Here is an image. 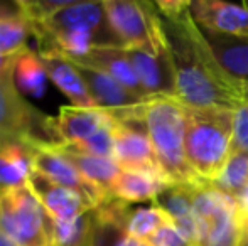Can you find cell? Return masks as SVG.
I'll return each mask as SVG.
<instances>
[{
    "label": "cell",
    "mask_w": 248,
    "mask_h": 246,
    "mask_svg": "<svg viewBox=\"0 0 248 246\" xmlns=\"http://www.w3.org/2000/svg\"><path fill=\"white\" fill-rule=\"evenodd\" d=\"M159 10L174 72V98L191 108L248 106V83L233 78L215 56L191 15V2H154Z\"/></svg>",
    "instance_id": "obj_1"
},
{
    "label": "cell",
    "mask_w": 248,
    "mask_h": 246,
    "mask_svg": "<svg viewBox=\"0 0 248 246\" xmlns=\"http://www.w3.org/2000/svg\"><path fill=\"white\" fill-rule=\"evenodd\" d=\"M34 37L39 47H56L68 58L93 46H120L103 2H69L46 22L34 24Z\"/></svg>",
    "instance_id": "obj_2"
},
{
    "label": "cell",
    "mask_w": 248,
    "mask_h": 246,
    "mask_svg": "<svg viewBox=\"0 0 248 246\" xmlns=\"http://www.w3.org/2000/svg\"><path fill=\"white\" fill-rule=\"evenodd\" d=\"M235 112L186 106V157L202 184L218 181L232 157Z\"/></svg>",
    "instance_id": "obj_3"
},
{
    "label": "cell",
    "mask_w": 248,
    "mask_h": 246,
    "mask_svg": "<svg viewBox=\"0 0 248 246\" xmlns=\"http://www.w3.org/2000/svg\"><path fill=\"white\" fill-rule=\"evenodd\" d=\"M145 130L170 184H202L191 171L186 157V106L176 98H152L142 110Z\"/></svg>",
    "instance_id": "obj_4"
},
{
    "label": "cell",
    "mask_w": 248,
    "mask_h": 246,
    "mask_svg": "<svg viewBox=\"0 0 248 246\" xmlns=\"http://www.w3.org/2000/svg\"><path fill=\"white\" fill-rule=\"evenodd\" d=\"M16 68L0 76V137L26 145H62L56 118L34 108L14 81Z\"/></svg>",
    "instance_id": "obj_5"
},
{
    "label": "cell",
    "mask_w": 248,
    "mask_h": 246,
    "mask_svg": "<svg viewBox=\"0 0 248 246\" xmlns=\"http://www.w3.org/2000/svg\"><path fill=\"white\" fill-rule=\"evenodd\" d=\"M52 223L29 184L0 194V231L19 246H54Z\"/></svg>",
    "instance_id": "obj_6"
},
{
    "label": "cell",
    "mask_w": 248,
    "mask_h": 246,
    "mask_svg": "<svg viewBox=\"0 0 248 246\" xmlns=\"http://www.w3.org/2000/svg\"><path fill=\"white\" fill-rule=\"evenodd\" d=\"M103 5L111 30L122 47L149 53L167 51L162 22L154 2L103 0Z\"/></svg>",
    "instance_id": "obj_7"
},
{
    "label": "cell",
    "mask_w": 248,
    "mask_h": 246,
    "mask_svg": "<svg viewBox=\"0 0 248 246\" xmlns=\"http://www.w3.org/2000/svg\"><path fill=\"white\" fill-rule=\"evenodd\" d=\"M193 204L199 223L196 246H240L243 224L232 197L211 184H196L193 187Z\"/></svg>",
    "instance_id": "obj_8"
},
{
    "label": "cell",
    "mask_w": 248,
    "mask_h": 246,
    "mask_svg": "<svg viewBox=\"0 0 248 246\" xmlns=\"http://www.w3.org/2000/svg\"><path fill=\"white\" fill-rule=\"evenodd\" d=\"M144 105L113 112V160L122 171L147 172L167 181L160 171L159 160L150 144V138L142 120ZM169 182V181H167ZM170 184V182H169Z\"/></svg>",
    "instance_id": "obj_9"
},
{
    "label": "cell",
    "mask_w": 248,
    "mask_h": 246,
    "mask_svg": "<svg viewBox=\"0 0 248 246\" xmlns=\"http://www.w3.org/2000/svg\"><path fill=\"white\" fill-rule=\"evenodd\" d=\"M32 150V171L49 179L56 184L75 190L93 209L103 206L111 199L110 194L101 190L98 186L90 182L71 162L62 157L58 150L47 145H31Z\"/></svg>",
    "instance_id": "obj_10"
},
{
    "label": "cell",
    "mask_w": 248,
    "mask_h": 246,
    "mask_svg": "<svg viewBox=\"0 0 248 246\" xmlns=\"http://www.w3.org/2000/svg\"><path fill=\"white\" fill-rule=\"evenodd\" d=\"M69 59L76 64L88 66V68L98 69V71L108 74L117 83H120L124 88H127L132 95L137 96L140 101L147 103L152 100L142 88L140 81H139L128 58L125 56V51L122 46H93L86 53L79 54V56H73Z\"/></svg>",
    "instance_id": "obj_11"
},
{
    "label": "cell",
    "mask_w": 248,
    "mask_h": 246,
    "mask_svg": "<svg viewBox=\"0 0 248 246\" xmlns=\"http://www.w3.org/2000/svg\"><path fill=\"white\" fill-rule=\"evenodd\" d=\"M194 22L202 30L225 36L248 37V3L221 0H194L189 5Z\"/></svg>",
    "instance_id": "obj_12"
},
{
    "label": "cell",
    "mask_w": 248,
    "mask_h": 246,
    "mask_svg": "<svg viewBox=\"0 0 248 246\" xmlns=\"http://www.w3.org/2000/svg\"><path fill=\"white\" fill-rule=\"evenodd\" d=\"M115 118L110 112L100 108H81V106H61L56 116L59 137L64 145L78 147L100 131L111 128Z\"/></svg>",
    "instance_id": "obj_13"
},
{
    "label": "cell",
    "mask_w": 248,
    "mask_h": 246,
    "mask_svg": "<svg viewBox=\"0 0 248 246\" xmlns=\"http://www.w3.org/2000/svg\"><path fill=\"white\" fill-rule=\"evenodd\" d=\"M142 88L150 98L170 96L174 98V72L169 49L164 53H149L142 49H125Z\"/></svg>",
    "instance_id": "obj_14"
},
{
    "label": "cell",
    "mask_w": 248,
    "mask_h": 246,
    "mask_svg": "<svg viewBox=\"0 0 248 246\" xmlns=\"http://www.w3.org/2000/svg\"><path fill=\"white\" fill-rule=\"evenodd\" d=\"M37 54L43 61L47 78L68 96L73 106L96 108L75 62L56 47H39Z\"/></svg>",
    "instance_id": "obj_15"
},
{
    "label": "cell",
    "mask_w": 248,
    "mask_h": 246,
    "mask_svg": "<svg viewBox=\"0 0 248 246\" xmlns=\"http://www.w3.org/2000/svg\"><path fill=\"white\" fill-rule=\"evenodd\" d=\"M29 186L37 196V199L41 201V204L46 207L49 216L59 223L75 221L93 209L75 190H69L66 187L56 184V182L43 177L34 171L29 179Z\"/></svg>",
    "instance_id": "obj_16"
},
{
    "label": "cell",
    "mask_w": 248,
    "mask_h": 246,
    "mask_svg": "<svg viewBox=\"0 0 248 246\" xmlns=\"http://www.w3.org/2000/svg\"><path fill=\"white\" fill-rule=\"evenodd\" d=\"M76 68H78L96 108L111 113L134 108V106H139L144 103L135 95H132L127 88H124L120 83H117L113 78H110V76L98 71V69L88 68V66L83 64H76Z\"/></svg>",
    "instance_id": "obj_17"
},
{
    "label": "cell",
    "mask_w": 248,
    "mask_h": 246,
    "mask_svg": "<svg viewBox=\"0 0 248 246\" xmlns=\"http://www.w3.org/2000/svg\"><path fill=\"white\" fill-rule=\"evenodd\" d=\"M196 184H170L167 189L155 199L159 207H162L174 224L179 228L191 246H196L199 240V223L194 214L193 204V187Z\"/></svg>",
    "instance_id": "obj_18"
},
{
    "label": "cell",
    "mask_w": 248,
    "mask_h": 246,
    "mask_svg": "<svg viewBox=\"0 0 248 246\" xmlns=\"http://www.w3.org/2000/svg\"><path fill=\"white\" fill-rule=\"evenodd\" d=\"M170 186L167 181L157 177L147 172H134V171H122L120 175L115 179L111 186V197L127 204L135 203H147L155 199Z\"/></svg>",
    "instance_id": "obj_19"
},
{
    "label": "cell",
    "mask_w": 248,
    "mask_h": 246,
    "mask_svg": "<svg viewBox=\"0 0 248 246\" xmlns=\"http://www.w3.org/2000/svg\"><path fill=\"white\" fill-rule=\"evenodd\" d=\"M32 175L31 145L9 142L0 147V194L29 184Z\"/></svg>",
    "instance_id": "obj_20"
},
{
    "label": "cell",
    "mask_w": 248,
    "mask_h": 246,
    "mask_svg": "<svg viewBox=\"0 0 248 246\" xmlns=\"http://www.w3.org/2000/svg\"><path fill=\"white\" fill-rule=\"evenodd\" d=\"M52 148L58 150L62 157L68 159L90 182H93V184L98 186L101 190L110 194L115 179H117L122 172V169L118 167V164L113 159L85 154V152H79V150H76V148L69 147V145H64V144L58 145V147H52Z\"/></svg>",
    "instance_id": "obj_21"
},
{
    "label": "cell",
    "mask_w": 248,
    "mask_h": 246,
    "mask_svg": "<svg viewBox=\"0 0 248 246\" xmlns=\"http://www.w3.org/2000/svg\"><path fill=\"white\" fill-rule=\"evenodd\" d=\"M221 66L240 81L248 83V37L225 36L202 30Z\"/></svg>",
    "instance_id": "obj_22"
},
{
    "label": "cell",
    "mask_w": 248,
    "mask_h": 246,
    "mask_svg": "<svg viewBox=\"0 0 248 246\" xmlns=\"http://www.w3.org/2000/svg\"><path fill=\"white\" fill-rule=\"evenodd\" d=\"M46 69L43 66L39 54L31 49H26L19 58L14 71V81L22 95L41 98L46 89Z\"/></svg>",
    "instance_id": "obj_23"
},
{
    "label": "cell",
    "mask_w": 248,
    "mask_h": 246,
    "mask_svg": "<svg viewBox=\"0 0 248 246\" xmlns=\"http://www.w3.org/2000/svg\"><path fill=\"white\" fill-rule=\"evenodd\" d=\"M95 231L96 214L95 209H92L69 223L54 221L52 223V243L54 246H93Z\"/></svg>",
    "instance_id": "obj_24"
},
{
    "label": "cell",
    "mask_w": 248,
    "mask_h": 246,
    "mask_svg": "<svg viewBox=\"0 0 248 246\" xmlns=\"http://www.w3.org/2000/svg\"><path fill=\"white\" fill-rule=\"evenodd\" d=\"M34 36V24L22 15L0 20V54L12 56L27 49V41Z\"/></svg>",
    "instance_id": "obj_25"
},
{
    "label": "cell",
    "mask_w": 248,
    "mask_h": 246,
    "mask_svg": "<svg viewBox=\"0 0 248 246\" xmlns=\"http://www.w3.org/2000/svg\"><path fill=\"white\" fill-rule=\"evenodd\" d=\"M211 186L235 201L236 197H238V194L248 186V157L247 155L233 152L228 164H226V167L223 169L221 175L218 177V181H215Z\"/></svg>",
    "instance_id": "obj_26"
},
{
    "label": "cell",
    "mask_w": 248,
    "mask_h": 246,
    "mask_svg": "<svg viewBox=\"0 0 248 246\" xmlns=\"http://www.w3.org/2000/svg\"><path fill=\"white\" fill-rule=\"evenodd\" d=\"M93 246H149V245L147 241L132 236L130 233H127L118 224L101 221L96 216V231H95Z\"/></svg>",
    "instance_id": "obj_27"
},
{
    "label": "cell",
    "mask_w": 248,
    "mask_h": 246,
    "mask_svg": "<svg viewBox=\"0 0 248 246\" xmlns=\"http://www.w3.org/2000/svg\"><path fill=\"white\" fill-rule=\"evenodd\" d=\"M71 0H17V7L22 17L31 20L32 24H41L51 19L54 14H58L61 9H64Z\"/></svg>",
    "instance_id": "obj_28"
},
{
    "label": "cell",
    "mask_w": 248,
    "mask_h": 246,
    "mask_svg": "<svg viewBox=\"0 0 248 246\" xmlns=\"http://www.w3.org/2000/svg\"><path fill=\"white\" fill-rule=\"evenodd\" d=\"M145 241L149 246H191V243L184 238V234L174 223H167L160 226Z\"/></svg>",
    "instance_id": "obj_29"
},
{
    "label": "cell",
    "mask_w": 248,
    "mask_h": 246,
    "mask_svg": "<svg viewBox=\"0 0 248 246\" xmlns=\"http://www.w3.org/2000/svg\"><path fill=\"white\" fill-rule=\"evenodd\" d=\"M233 152L248 157V106L235 112V128H233Z\"/></svg>",
    "instance_id": "obj_30"
},
{
    "label": "cell",
    "mask_w": 248,
    "mask_h": 246,
    "mask_svg": "<svg viewBox=\"0 0 248 246\" xmlns=\"http://www.w3.org/2000/svg\"><path fill=\"white\" fill-rule=\"evenodd\" d=\"M235 204H236L238 219H240V223L243 224V228H245L248 224V186L238 194V197L235 199Z\"/></svg>",
    "instance_id": "obj_31"
},
{
    "label": "cell",
    "mask_w": 248,
    "mask_h": 246,
    "mask_svg": "<svg viewBox=\"0 0 248 246\" xmlns=\"http://www.w3.org/2000/svg\"><path fill=\"white\" fill-rule=\"evenodd\" d=\"M26 51V49H24ZM22 51V53H24ZM22 53H17V54H12V56H2L0 54V76L5 74L7 71H10V69L16 68L17 61H19V58L22 56Z\"/></svg>",
    "instance_id": "obj_32"
},
{
    "label": "cell",
    "mask_w": 248,
    "mask_h": 246,
    "mask_svg": "<svg viewBox=\"0 0 248 246\" xmlns=\"http://www.w3.org/2000/svg\"><path fill=\"white\" fill-rule=\"evenodd\" d=\"M16 15H20L17 2H14V3L0 2V20L9 19V17H16Z\"/></svg>",
    "instance_id": "obj_33"
},
{
    "label": "cell",
    "mask_w": 248,
    "mask_h": 246,
    "mask_svg": "<svg viewBox=\"0 0 248 246\" xmlns=\"http://www.w3.org/2000/svg\"><path fill=\"white\" fill-rule=\"evenodd\" d=\"M0 246H19L14 240H10L3 231H0Z\"/></svg>",
    "instance_id": "obj_34"
},
{
    "label": "cell",
    "mask_w": 248,
    "mask_h": 246,
    "mask_svg": "<svg viewBox=\"0 0 248 246\" xmlns=\"http://www.w3.org/2000/svg\"><path fill=\"white\" fill-rule=\"evenodd\" d=\"M240 246H248V224L243 228V233H242V241H240Z\"/></svg>",
    "instance_id": "obj_35"
},
{
    "label": "cell",
    "mask_w": 248,
    "mask_h": 246,
    "mask_svg": "<svg viewBox=\"0 0 248 246\" xmlns=\"http://www.w3.org/2000/svg\"><path fill=\"white\" fill-rule=\"evenodd\" d=\"M9 142H10V140H3V138L0 137V147H3V145H5V144H9Z\"/></svg>",
    "instance_id": "obj_36"
},
{
    "label": "cell",
    "mask_w": 248,
    "mask_h": 246,
    "mask_svg": "<svg viewBox=\"0 0 248 246\" xmlns=\"http://www.w3.org/2000/svg\"><path fill=\"white\" fill-rule=\"evenodd\" d=\"M247 3H248V2H247Z\"/></svg>",
    "instance_id": "obj_37"
}]
</instances>
